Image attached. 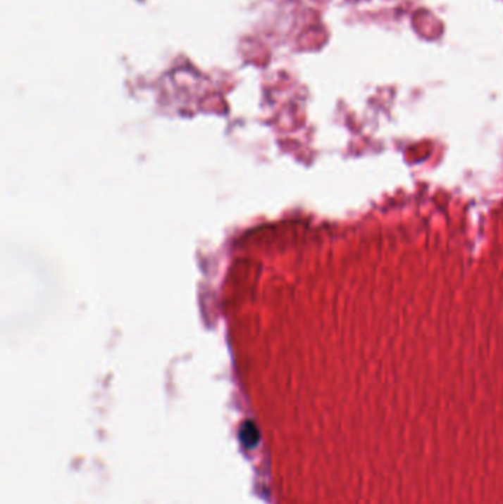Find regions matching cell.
<instances>
[{
    "label": "cell",
    "mask_w": 503,
    "mask_h": 504,
    "mask_svg": "<svg viewBox=\"0 0 503 504\" xmlns=\"http://www.w3.org/2000/svg\"><path fill=\"white\" fill-rule=\"evenodd\" d=\"M241 438H242V441H244L247 447L256 446V443L259 441V435H257V431H256L253 423L247 422V423L244 424V428H242V431H241Z\"/></svg>",
    "instance_id": "1"
}]
</instances>
